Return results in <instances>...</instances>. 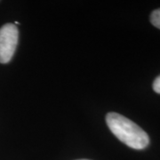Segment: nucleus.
<instances>
[{"mask_svg":"<svg viewBox=\"0 0 160 160\" xmlns=\"http://www.w3.org/2000/svg\"><path fill=\"white\" fill-rule=\"evenodd\" d=\"M78 160H89V159H78Z\"/></svg>","mask_w":160,"mask_h":160,"instance_id":"5","label":"nucleus"},{"mask_svg":"<svg viewBox=\"0 0 160 160\" xmlns=\"http://www.w3.org/2000/svg\"><path fill=\"white\" fill-rule=\"evenodd\" d=\"M106 123L115 136L132 149H143L149 145L147 132L126 117L110 112L106 116Z\"/></svg>","mask_w":160,"mask_h":160,"instance_id":"1","label":"nucleus"},{"mask_svg":"<svg viewBox=\"0 0 160 160\" xmlns=\"http://www.w3.org/2000/svg\"><path fill=\"white\" fill-rule=\"evenodd\" d=\"M150 22L156 28L160 29V8L157 9L151 12L150 14Z\"/></svg>","mask_w":160,"mask_h":160,"instance_id":"3","label":"nucleus"},{"mask_svg":"<svg viewBox=\"0 0 160 160\" xmlns=\"http://www.w3.org/2000/svg\"><path fill=\"white\" fill-rule=\"evenodd\" d=\"M19 32L16 25L6 23L0 28V63L12 60L16 50Z\"/></svg>","mask_w":160,"mask_h":160,"instance_id":"2","label":"nucleus"},{"mask_svg":"<svg viewBox=\"0 0 160 160\" xmlns=\"http://www.w3.org/2000/svg\"><path fill=\"white\" fill-rule=\"evenodd\" d=\"M152 87H153V90H154L157 93H159L160 94V75L154 80L153 85H152Z\"/></svg>","mask_w":160,"mask_h":160,"instance_id":"4","label":"nucleus"}]
</instances>
